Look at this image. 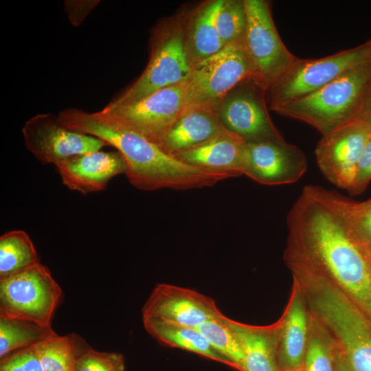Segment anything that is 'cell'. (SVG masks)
<instances>
[{
  "instance_id": "cell-25",
  "label": "cell",
  "mask_w": 371,
  "mask_h": 371,
  "mask_svg": "<svg viewBox=\"0 0 371 371\" xmlns=\"http://www.w3.org/2000/svg\"><path fill=\"white\" fill-rule=\"evenodd\" d=\"M225 315L205 322L196 328L210 345L230 364L243 371V353L236 336L225 320Z\"/></svg>"
},
{
  "instance_id": "cell-31",
  "label": "cell",
  "mask_w": 371,
  "mask_h": 371,
  "mask_svg": "<svg viewBox=\"0 0 371 371\" xmlns=\"http://www.w3.org/2000/svg\"><path fill=\"white\" fill-rule=\"evenodd\" d=\"M371 180V133L360 155L352 184L348 192L356 195L365 190Z\"/></svg>"
},
{
  "instance_id": "cell-16",
  "label": "cell",
  "mask_w": 371,
  "mask_h": 371,
  "mask_svg": "<svg viewBox=\"0 0 371 371\" xmlns=\"http://www.w3.org/2000/svg\"><path fill=\"white\" fill-rule=\"evenodd\" d=\"M278 321L277 356L280 369H300L308 341L310 312L302 289L294 279L288 302Z\"/></svg>"
},
{
  "instance_id": "cell-17",
  "label": "cell",
  "mask_w": 371,
  "mask_h": 371,
  "mask_svg": "<svg viewBox=\"0 0 371 371\" xmlns=\"http://www.w3.org/2000/svg\"><path fill=\"white\" fill-rule=\"evenodd\" d=\"M173 157L194 167L238 177L245 172L248 146L240 137L229 132Z\"/></svg>"
},
{
  "instance_id": "cell-32",
  "label": "cell",
  "mask_w": 371,
  "mask_h": 371,
  "mask_svg": "<svg viewBox=\"0 0 371 371\" xmlns=\"http://www.w3.org/2000/svg\"><path fill=\"white\" fill-rule=\"evenodd\" d=\"M100 2L99 0L64 1L65 10L70 23L74 27L80 26Z\"/></svg>"
},
{
  "instance_id": "cell-20",
  "label": "cell",
  "mask_w": 371,
  "mask_h": 371,
  "mask_svg": "<svg viewBox=\"0 0 371 371\" xmlns=\"http://www.w3.org/2000/svg\"><path fill=\"white\" fill-rule=\"evenodd\" d=\"M225 322L243 353V371H282L278 356V319L266 326L241 323L225 316Z\"/></svg>"
},
{
  "instance_id": "cell-1",
  "label": "cell",
  "mask_w": 371,
  "mask_h": 371,
  "mask_svg": "<svg viewBox=\"0 0 371 371\" xmlns=\"http://www.w3.org/2000/svg\"><path fill=\"white\" fill-rule=\"evenodd\" d=\"M284 260L322 276L371 318V254L348 230L338 192L304 186L286 217Z\"/></svg>"
},
{
  "instance_id": "cell-34",
  "label": "cell",
  "mask_w": 371,
  "mask_h": 371,
  "mask_svg": "<svg viewBox=\"0 0 371 371\" xmlns=\"http://www.w3.org/2000/svg\"><path fill=\"white\" fill-rule=\"evenodd\" d=\"M337 371H344L341 360L337 352Z\"/></svg>"
},
{
  "instance_id": "cell-23",
  "label": "cell",
  "mask_w": 371,
  "mask_h": 371,
  "mask_svg": "<svg viewBox=\"0 0 371 371\" xmlns=\"http://www.w3.org/2000/svg\"><path fill=\"white\" fill-rule=\"evenodd\" d=\"M39 262L34 245L23 230H12L0 238V280Z\"/></svg>"
},
{
  "instance_id": "cell-22",
  "label": "cell",
  "mask_w": 371,
  "mask_h": 371,
  "mask_svg": "<svg viewBox=\"0 0 371 371\" xmlns=\"http://www.w3.org/2000/svg\"><path fill=\"white\" fill-rule=\"evenodd\" d=\"M56 335L51 326L0 315V358Z\"/></svg>"
},
{
  "instance_id": "cell-6",
  "label": "cell",
  "mask_w": 371,
  "mask_h": 371,
  "mask_svg": "<svg viewBox=\"0 0 371 371\" xmlns=\"http://www.w3.org/2000/svg\"><path fill=\"white\" fill-rule=\"evenodd\" d=\"M371 63V38L353 48L317 59L297 58L268 89L269 109L308 95L348 71Z\"/></svg>"
},
{
  "instance_id": "cell-9",
  "label": "cell",
  "mask_w": 371,
  "mask_h": 371,
  "mask_svg": "<svg viewBox=\"0 0 371 371\" xmlns=\"http://www.w3.org/2000/svg\"><path fill=\"white\" fill-rule=\"evenodd\" d=\"M187 80L130 104L102 111L157 145L183 111Z\"/></svg>"
},
{
  "instance_id": "cell-19",
  "label": "cell",
  "mask_w": 371,
  "mask_h": 371,
  "mask_svg": "<svg viewBox=\"0 0 371 371\" xmlns=\"http://www.w3.org/2000/svg\"><path fill=\"white\" fill-rule=\"evenodd\" d=\"M223 1H205L186 17L181 16L186 54L191 68L223 48L216 26V16Z\"/></svg>"
},
{
  "instance_id": "cell-10",
  "label": "cell",
  "mask_w": 371,
  "mask_h": 371,
  "mask_svg": "<svg viewBox=\"0 0 371 371\" xmlns=\"http://www.w3.org/2000/svg\"><path fill=\"white\" fill-rule=\"evenodd\" d=\"M265 94L251 79L238 85L220 106L222 124L247 143L283 140L269 116Z\"/></svg>"
},
{
  "instance_id": "cell-15",
  "label": "cell",
  "mask_w": 371,
  "mask_h": 371,
  "mask_svg": "<svg viewBox=\"0 0 371 371\" xmlns=\"http://www.w3.org/2000/svg\"><path fill=\"white\" fill-rule=\"evenodd\" d=\"M55 166L63 184L82 194L103 190L113 177L127 171L126 160L117 150L74 155Z\"/></svg>"
},
{
  "instance_id": "cell-5",
  "label": "cell",
  "mask_w": 371,
  "mask_h": 371,
  "mask_svg": "<svg viewBox=\"0 0 371 371\" xmlns=\"http://www.w3.org/2000/svg\"><path fill=\"white\" fill-rule=\"evenodd\" d=\"M251 76L243 42L225 46L191 68L183 110L203 109L218 113L225 96Z\"/></svg>"
},
{
  "instance_id": "cell-18",
  "label": "cell",
  "mask_w": 371,
  "mask_h": 371,
  "mask_svg": "<svg viewBox=\"0 0 371 371\" xmlns=\"http://www.w3.org/2000/svg\"><path fill=\"white\" fill-rule=\"evenodd\" d=\"M229 132L222 124L217 112L203 109L183 110L157 146L173 156Z\"/></svg>"
},
{
  "instance_id": "cell-11",
  "label": "cell",
  "mask_w": 371,
  "mask_h": 371,
  "mask_svg": "<svg viewBox=\"0 0 371 371\" xmlns=\"http://www.w3.org/2000/svg\"><path fill=\"white\" fill-rule=\"evenodd\" d=\"M22 133L26 148L43 164L56 165L108 146L98 137L67 128L52 113L32 117L25 122Z\"/></svg>"
},
{
  "instance_id": "cell-14",
  "label": "cell",
  "mask_w": 371,
  "mask_h": 371,
  "mask_svg": "<svg viewBox=\"0 0 371 371\" xmlns=\"http://www.w3.org/2000/svg\"><path fill=\"white\" fill-rule=\"evenodd\" d=\"M247 146L245 175L259 183H292L306 170L307 159L304 153L284 139L247 143Z\"/></svg>"
},
{
  "instance_id": "cell-27",
  "label": "cell",
  "mask_w": 371,
  "mask_h": 371,
  "mask_svg": "<svg viewBox=\"0 0 371 371\" xmlns=\"http://www.w3.org/2000/svg\"><path fill=\"white\" fill-rule=\"evenodd\" d=\"M216 26L223 47L243 42L247 27L245 0H224L216 16Z\"/></svg>"
},
{
  "instance_id": "cell-33",
  "label": "cell",
  "mask_w": 371,
  "mask_h": 371,
  "mask_svg": "<svg viewBox=\"0 0 371 371\" xmlns=\"http://www.w3.org/2000/svg\"><path fill=\"white\" fill-rule=\"evenodd\" d=\"M371 131V82L361 105L357 120Z\"/></svg>"
},
{
  "instance_id": "cell-26",
  "label": "cell",
  "mask_w": 371,
  "mask_h": 371,
  "mask_svg": "<svg viewBox=\"0 0 371 371\" xmlns=\"http://www.w3.org/2000/svg\"><path fill=\"white\" fill-rule=\"evenodd\" d=\"M43 371H74L76 359L74 339L57 334L34 344Z\"/></svg>"
},
{
  "instance_id": "cell-12",
  "label": "cell",
  "mask_w": 371,
  "mask_h": 371,
  "mask_svg": "<svg viewBox=\"0 0 371 371\" xmlns=\"http://www.w3.org/2000/svg\"><path fill=\"white\" fill-rule=\"evenodd\" d=\"M370 133L364 124L355 120L322 137L315 154L317 166L329 181L349 190L360 155Z\"/></svg>"
},
{
  "instance_id": "cell-7",
  "label": "cell",
  "mask_w": 371,
  "mask_h": 371,
  "mask_svg": "<svg viewBox=\"0 0 371 371\" xmlns=\"http://www.w3.org/2000/svg\"><path fill=\"white\" fill-rule=\"evenodd\" d=\"M247 27L243 44L249 57L251 80L265 93L293 65V56L281 40L265 0H245Z\"/></svg>"
},
{
  "instance_id": "cell-24",
  "label": "cell",
  "mask_w": 371,
  "mask_h": 371,
  "mask_svg": "<svg viewBox=\"0 0 371 371\" xmlns=\"http://www.w3.org/2000/svg\"><path fill=\"white\" fill-rule=\"evenodd\" d=\"M303 371H337L336 347L325 328L311 313Z\"/></svg>"
},
{
  "instance_id": "cell-4",
  "label": "cell",
  "mask_w": 371,
  "mask_h": 371,
  "mask_svg": "<svg viewBox=\"0 0 371 371\" xmlns=\"http://www.w3.org/2000/svg\"><path fill=\"white\" fill-rule=\"evenodd\" d=\"M190 71L181 16L164 19L152 31L150 58L144 71L104 108L130 104L159 90L185 82Z\"/></svg>"
},
{
  "instance_id": "cell-35",
  "label": "cell",
  "mask_w": 371,
  "mask_h": 371,
  "mask_svg": "<svg viewBox=\"0 0 371 371\" xmlns=\"http://www.w3.org/2000/svg\"><path fill=\"white\" fill-rule=\"evenodd\" d=\"M339 357H340V356H339ZM340 359L341 360L344 371H350L349 369L348 368L347 366L345 364V363L342 360V359L341 357H340Z\"/></svg>"
},
{
  "instance_id": "cell-8",
  "label": "cell",
  "mask_w": 371,
  "mask_h": 371,
  "mask_svg": "<svg viewBox=\"0 0 371 371\" xmlns=\"http://www.w3.org/2000/svg\"><path fill=\"white\" fill-rule=\"evenodd\" d=\"M62 291L40 262L0 280V315L51 326Z\"/></svg>"
},
{
  "instance_id": "cell-29",
  "label": "cell",
  "mask_w": 371,
  "mask_h": 371,
  "mask_svg": "<svg viewBox=\"0 0 371 371\" xmlns=\"http://www.w3.org/2000/svg\"><path fill=\"white\" fill-rule=\"evenodd\" d=\"M74 371H125L124 359L120 353L89 349L76 357Z\"/></svg>"
},
{
  "instance_id": "cell-3",
  "label": "cell",
  "mask_w": 371,
  "mask_h": 371,
  "mask_svg": "<svg viewBox=\"0 0 371 371\" xmlns=\"http://www.w3.org/2000/svg\"><path fill=\"white\" fill-rule=\"evenodd\" d=\"M371 82V63L357 67L320 89L273 110L308 124L322 136L357 120Z\"/></svg>"
},
{
  "instance_id": "cell-21",
  "label": "cell",
  "mask_w": 371,
  "mask_h": 371,
  "mask_svg": "<svg viewBox=\"0 0 371 371\" xmlns=\"http://www.w3.org/2000/svg\"><path fill=\"white\" fill-rule=\"evenodd\" d=\"M143 324L146 330L163 344L194 352L230 366L228 361L210 345L196 328L155 317H143Z\"/></svg>"
},
{
  "instance_id": "cell-13",
  "label": "cell",
  "mask_w": 371,
  "mask_h": 371,
  "mask_svg": "<svg viewBox=\"0 0 371 371\" xmlns=\"http://www.w3.org/2000/svg\"><path fill=\"white\" fill-rule=\"evenodd\" d=\"M142 312V317H155L194 328L223 315L212 298L166 283L155 286Z\"/></svg>"
},
{
  "instance_id": "cell-37",
  "label": "cell",
  "mask_w": 371,
  "mask_h": 371,
  "mask_svg": "<svg viewBox=\"0 0 371 371\" xmlns=\"http://www.w3.org/2000/svg\"><path fill=\"white\" fill-rule=\"evenodd\" d=\"M369 250H370V252L371 254V247H368Z\"/></svg>"
},
{
  "instance_id": "cell-2",
  "label": "cell",
  "mask_w": 371,
  "mask_h": 371,
  "mask_svg": "<svg viewBox=\"0 0 371 371\" xmlns=\"http://www.w3.org/2000/svg\"><path fill=\"white\" fill-rule=\"evenodd\" d=\"M58 120L67 128L98 137L116 148L126 160L128 181L142 190L200 188L236 177L188 165L102 110L89 113L68 108L58 113Z\"/></svg>"
},
{
  "instance_id": "cell-36",
  "label": "cell",
  "mask_w": 371,
  "mask_h": 371,
  "mask_svg": "<svg viewBox=\"0 0 371 371\" xmlns=\"http://www.w3.org/2000/svg\"><path fill=\"white\" fill-rule=\"evenodd\" d=\"M286 371H303V367L302 368L297 369V370H286Z\"/></svg>"
},
{
  "instance_id": "cell-30",
  "label": "cell",
  "mask_w": 371,
  "mask_h": 371,
  "mask_svg": "<svg viewBox=\"0 0 371 371\" xmlns=\"http://www.w3.org/2000/svg\"><path fill=\"white\" fill-rule=\"evenodd\" d=\"M0 371H43L34 345L1 359Z\"/></svg>"
},
{
  "instance_id": "cell-28",
  "label": "cell",
  "mask_w": 371,
  "mask_h": 371,
  "mask_svg": "<svg viewBox=\"0 0 371 371\" xmlns=\"http://www.w3.org/2000/svg\"><path fill=\"white\" fill-rule=\"evenodd\" d=\"M339 203L345 223L361 243L371 247V199L355 202L339 194Z\"/></svg>"
}]
</instances>
